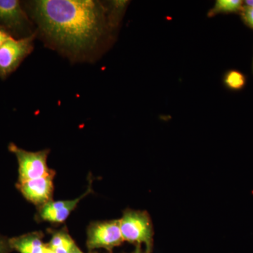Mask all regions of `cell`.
Listing matches in <instances>:
<instances>
[{
  "label": "cell",
  "instance_id": "cell-13",
  "mask_svg": "<svg viewBox=\"0 0 253 253\" xmlns=\"http://www.w3.org/2000/svg\"><path fill=\"white\" fill-rule=\"evenodd\" d=\"M241 14L245 23L250 27L253 28V7H249L244 5L241 11Z\"/></svg>",
  "mask_w": 253,
  "mask_h": 253
},
{
  "label": "cell",
  "instance_id": "cell-19",
  "mask_svg": "<svg viewBox=\"0 0 253 253\" xmlns=\"http://www.w3.org/2000/svg\"><path fill=\"white\" fill-rule=\"evenodd\" d=\"M44 253H54L53 252V251H51V250L48 247V246H46V244L45 249H44Z\"/></svg>",
  "mask_w": 253,
  "mask_h": 253
},
{
  "label": "cell",
  "instance_id": "cell-18",
  "mask_svg": "<svg viewBox=\"0 0 253 253\" xmlns=\"http://www.w3.org/2000/svg\"><path fill=\"white\" fill-rule=\"evenodd\" d=\"M244 6H249V7H253V0H247L244 1Z\"/></svg>",
  "mask_w": 253,
  "mask_h": 253
},
{
  "label": "cell",
  "instance_id": "cell-15",
  "mask_svg": "<svg viewBox=\"0 0 253 253\" xmlns=\"http://www.w3.org/2000/svg\"><path fill=\"white\" fill-rule=\"evenodd\" d=\"M12 37L4 28L0 27V46L2 45L5 41H7L9 38ZM14 38V37H13Z\"/></svg>",
  "mask_w": 253,
  "mask_h": 253
},
{
  "label": "cell",
  "instance_id": "cell-3",
  "mask_svg": "<svg viewBox=\"0 0 253 253\" xmlns=\"http://www.w3.org/2000/svg\"><path fill=\"white\" fill-rule=\"evenodd\" d=\"M10 152L15 155L18 164V181H25L50 175H56V172L47 166L49 149L28 151L11 143Z\"/></svg>",
  "mask_w": 253,
  "mask_h": 253
},
{
  "label": "cell",
  "instance_id": "cell-16",
  "mask_svg": "<svg viewBox=\"0 0 253 253\" xmlns=\"http://www.w3.org/2000/svg\"><path fill=\"white\" fill-rule=\"evenodd\" d=\"M131 253H151V252H149V251H143L142 248H141V246H136V249L133 251Z\"/></svg>",
  "mask_w": 253,
  "mask_h": 253
},
{
  "label": "cell",
  "instance_id": "cell-4",
  "mask_svg": "<svg viewBox=\"0 0 253 253\" xmlns=\"http://www.w3.org/2000/svg\"><path fill=\"white\" fill-rule=\"evenodd\" d=\"M37 33L25 38L11 37L0 46V78L4 80L19 67L34 49Z\"/></svg>",
  "mask_w": 253,
  "mask_h": 253
},
{
  "label": "cell",
  "instance_id": "cell-10",
  "mask_svg": "<svg viewBox=\"0 0 253 253\" xmlns=\"http://www.w3.org/2000/svg\"><path fill=\"white\" fill-rule=\"evenodd\" d=\"M49 233H51V238L46 246L54 253H70L76 246L66 228L60 230H50Z\"/></svg>",
  "mask_w": 253,
  "mask_h": 253
},
{
  "label": "cell",
  "instance_id": "cell-2",
  "mask_svg": "<svg viewBox=\"0 0 253 253\" xmlns=\"http://www.w3.org/2000/svg\"><path fill=\"white\" fill-rule=\"evenodd\" d=\"M120 226L124 241L136 246L145 244L146 251L151 253L154 245V227L149 213L126 210L120 219Z\"/></svg>",
  "mask_w": 253,
  "mask_h": 253
},
{
  "label": "cell",
  "instance_id": "cell-5",
  "mask_svg": "<svg viewBox=\"0 0 253 253\" xmlns=\"http://www.w3.org/2000/svg\"><path fill=\"white\" fill-rule=\"evenodd\" d=\"M22 4L18 0H0V27L11 36L25 38L36 33Z\"/></svg>",
  "mask_w": 253,
  "mask_h": 253
},
{
  "label": "cell",
  "instance_id": "cell-17",
  "mask_svg": "<svg viewBox=\"0 0 253 253\" xmlns=\"http://www.w3.org/2000/svg\"><path fill=\"white\" fill-rule=\"evenodd\" d=\"M84 253L82 252V251L81 249H79V248L77 246H75L73 248V249L71 250V253Z\"/></svg>",
  "mask_w": 253,
  "mask_h": 253
},
{
  "label": "cell",
  "instance_id": "cell-7",
  "mask_svg": "<svg viewBox=\"0 0 253 253\" xmlns=\"http://www.w3.org/2000/svg\"><path fill=\"white\" fill-rule=\"evenodd\" d=\"M54 176L50 175L31 180L18 181L16 186L26 200L40 208L53 201Z\"/></svg>",
  "mask_w": 253,
  "mask_h": 253
},
{
  "label": "cell",
  "instance_id": "cell-1",
  "mask_svg": "<svg viewBox=\"0 0 253 253\" xmlns=\"http://www.w3.org/2000/svg\"><path fill=\"white\" fill-rule=\"evenodd\" d=\"M26 12L51 48L72 61H90L112 31L106 3L94 0H37Z\"/></svg>",
  "mask_w": 253,
  "mask_h": 253
},
{
  "label": "cell",
  "instance_id": "cell-9",
  "mask_svg": "<svg viewBox=\"0 0 253 253\" xmlns=\"http://www.w3.org/2000/svg\"><path fill=\"white\" fill-rule=\"evenodd\" d=\"M43 238L42 232L35 231L9 239V244L13 251L19 253H44L46 244Z\"/></svg>",
  "mask_w": 253,
  "mask_h": 253
},
{
  "label": "cell",
  "instance_id": "cell-12",
  "mask_svg": "<svg viewBox=\"0 0 253 253\" xmlns=\"http://www.w3.org/2000/svg\"><path fill=\"white\" fill-rule=\"evenodd\" d=\"M224 83L231 90H240L246 85V78L242 73L236 70H230L224 76Z\"/></svg>",
  "mask_w": 253,
  "mask_h": 253
},
{
  "label": "cell",
  "instance_id": "cell-8",
  "mask_svg": "<svg viewBox=\"0 0 253 253\" xmlns=\"http://www.w3.org/2000/svg\"><path fill=\"white\" fill-rule=\"evenodd\" d=\"M89 180L90 181H89V187L86 192L82 195L81 197L74 200H69V201H50L39 208L37 217L39 220L47 221L51 223L60 224V223L64 222L69 217L71 212H73L77 207L80 201L92 191L91 178Z\"/></svg>",
  "mask_w": 253,
  "mask_h": 253
},
{
  "label": "cell",
  "instance_id": "cell-14",
  "mask_svg": "<svg viewBox=\"0 0 253 253\" xmlns=\"http://www.w3.org/2000/svg\"><path fill=\"white\" fill-rule=\"evenodd\" d=\"M9 244V239L0 234V253H9L12 251Z\"/></svg>",
  "mask_w": 253,
  "mask_h": 253
},
{
  "label": "cell",
  "instance_id": "cell-11",
  "mask_svg": "<svg viewBox=\"0 0 253 253\" xmlns=\"http://www.w3.org/2000/svg\"><path fill=\"white\" fill-rule=\"evenodd\" d=\"M244 6V1L241 0H217L212 9L210 10L208 16L212 17L219 14L241 12Z\"/></svg>",
  "mask_w": 253,
  "mask_h": 253
},
{
  "label": "cell",
  "instance_id": "cell-6",
  "mask_svg": "<svg viewBox=\"0 0 253 253\" xmlns=\"http://www.w3.org/2000/svg\"><path fill=\"white\" fill-rule=\"evenodd\" d=\"M123 241L120 219L96 221L88 227L86 246L89 251L104 249L112 252L113 249L121 246Z\"/></svg>",
  "mask_w": 253,
  "mask_h": 253
}]
</instances>
